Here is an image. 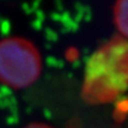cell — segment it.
<instances>
[{
  "mask_svg": "<svg viewBox=\"0 0 128 128\" xmlns=\"http://www.w3.org/2000/svg\"><path fill=\"white\" fill-rule=\"evenodd\" d=\"M128 89V41L114 36L86 64L82 97L92 105L109 104Z\"/></svg>",
  "mask_w": 128,
  "mask_h": 128,
  "instance_id": "obj_1",
  "label": "cell"
},
{
  "mask_svg": "<svg viewBox=\"0 0 128 128\" xmlns=\"http://www.w3.org/2000/svg\"><path fill=\"white\" fill-rule=\"evenodd\" d=\"M42 57L38 48L22 38L0 41V82L13 89H24L38 79Z\"/></svg>",
  "mask_w": 128,
  "mask_h": 128,
  "instance_id": "obj_2",
  "label": "cell"
},
{
  "mask_svg": "<svg viewBox=\"0 0 128 128\" xmlns=\"http://www.w3.org/2000/svg\"><path fill=\"white\" fill-rule=\"evenodd\" d=\"M113 18L121 36L128 41V0H116L113 9Z\"/></svg>",
  "mask_w": 128,
  "mask_h": 128,
  "instance_id": "obj_3",
  "label": "cell"
},
{
  "mask_svg": "<svg viewBox=\"0 0 128 128\" xmlns=\"http://www.w3.org/2000/svg\"><path fill=\"white\" fill-rule=\"evenodd\" d=\"M25 128H52L48 125H45V124H40V123H35V124H30Z\"/></svg>",
  "mask_w": 128,
  "mask_h": 128,
  "instance_id": "obj_4",
  "label": "cell"
}]
</instances>
